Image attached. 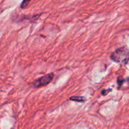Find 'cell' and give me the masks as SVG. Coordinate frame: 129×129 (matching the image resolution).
I'll return each mask as SVG.
<instances>
[{"label":"cell","mask_w":129,"mask_h":129,"mask_svg":"<svg viewBox=\"0 0 129 129\" xmlns=\"http://www.w3.org/2000/svg\"><path fill=\"white\" fill-rule=\"evenodd\" d=\"M30 1H31V0H23L21 5H20V7H21V8L23 9V8H25L27 7V6L29 5V3H30Z\"/></svg>","instance_id":"cell-4"},{"label":"cell","mask_w":129,"mask_h":129,"mask_svg":"<svg viewBox=\"0 0 129 129\" xmlns=\"http://www.w3.org/2000/svg\"><path fill=\"white\" fill-rule=\"evenodd\" d=\"M112 89H103V91H102V94H103V95H107V94H108V93H110V91H112Z\"/></svg>","instance_id":"cell-5"},{"label":"cell","mask_w":129,"mask_h":129,"mask_svg":"<svg viewBox=\"0 0 129 129\" xmlns=\"http://www.w3.org/2000/svg\"><path fill=\"white\" fill-rule=\"evenodd\" d=\"M111 59L120 64H126L129 60V50L125 47L115 50L110 56Z\"/></svg>","instance_id":"cell-1"},{"label":"cell","mask_w":129,"mask_h":129,"mask_svg":"<svg viewBox=\"0 0 129 129\" xmlns=\"http://www.w3.org/2000/svg\"><path fill=\"white\" fill-rule=\"evenodd\" d=\"M54 76V74L53 73H50V74H48L42 77H40V78L36 79L33 83V86L35 88H39V87L47 85L52 81Z\"/></svg>","instance_id":"cell-2"},{"label":"cell","mask_w":129,"mask_h":129,"mask_svg":"<svg viewBox=\"0 0 129 129\" xmlns=\"http://www.w3.org/2000/svg\"><path fill=\"white\" fill-rule=\"evenodd\" d=\"M69 100L71 101H74V102H84L86 101V98L83 96H71Z\"/></svg>","instance_id":"cell-3"}]
</instances>
